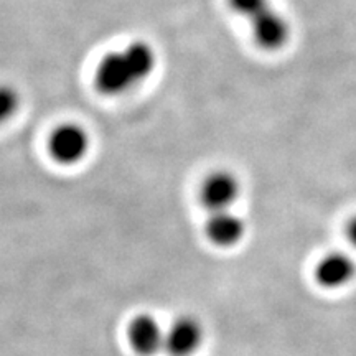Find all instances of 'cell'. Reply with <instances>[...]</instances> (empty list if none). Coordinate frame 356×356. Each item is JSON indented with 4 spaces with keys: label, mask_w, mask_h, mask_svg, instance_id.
<instances>
[{
    "label": "cell",
    "mask_w": 356,
    "mask_h": 356,
    "mask_svg": "<svg viewBox=\"0 0 356 356\" xmlns=\"http://www.w3.org/2000/svg\"><path fill=\"white\" fill-rule=\"evenodd\" d=\"M346 236H348L350 243L356 248V216L351 218L348 225H346Z\"/></svg>",
    "instance_id": "10"
},
{
    "label": "cell",
    "mask_w": 356,
    "mask_h": 356,
    "mask_svg": "<svg viewBox=\"0 0 356 356\" xmlns=\"http://www.w3.org/2000/svg\"><path fill=\"white\" fill-rule=\"evenodd\" d=\"M241 195V181L229 170H215L200 186V202L210 213L233 210V204Z\"/></svg>",
    "instance_id": "4"
},
{
    "label": "cell",
    "mask_w": 356,
    "mask_h": 356,
    "mask_svg": "<svg viewBox=\"0 0 356 356\" xmlns=\"http://www.w3.org/2000/svg\"><path fill=\"white\" fill-rule=\"evenodd\" d=\"M91 149V137L79 124L65 122L51 131L48 137V152L61 165H74L86 157Z\"/></svg>",
    "instance_id": "3"
},
{
    "label": "cell",
    "mask_w": 356,
    "mask_h": 356,
    "mask_svg": "<svg viewBox=\"0 0 356 356\" xmlns=\"http://www.w3.org/2000/svg\"><path fill=\"white\" fill-rule=\"evenodd\" d=\"M315 280L325 289H341L356 277V262L345 252H328L315 266Z\"/></svg>",
    "instance_id": "7"
},
{
    "label": "cell",
    "mask_w": 356,
    "mask_h": 356,
    "mask_svg": "<svg viewBox=\"0 0 356 356\" xmlns=\"http://www.w3.org/2000/svg\"><path fill=\"white\" fill-rule=\"evenodd\" d=\"M204 233L215 246L233 248L244 238L246 222L233 210L210 213L204 222Z\"/></svg>",
    "instance_id": "8"
},
{
    "label": "cell",
    "mask_w": 356,
    "mask_h": 356,
    "mask_svg": "<svg viewBox=\"0 0 356 356\" xmlns=\"http://www.w3.org/2000/svg\"><path fill=\"white\" fill-rule=\"evenodd\" d=\"M157 68V53L149 42L136 40L99 60L95 86L106 96H121L147 81Z\"/></svg>",
    "instance_id": "1"
},
{
    "label": "cell",
    "mask_w": 356,
    "mask_h": 356,
    "mask_svg": "<svg viewBox=\"0 0 356 356\" xmlns=\"http://www.w3.org/2000/svg\"><path fill=\"white\" fill-rule=\"evenodd\" d=\"M20 109V95L10 84H0V126L13 119Z\"/></svg>",
    "instance_id": "9"
},
{
    "label": "cell",
    "mask_w": 356,
    "mask_h": 356,
    "mask_svg": "<svg viewBox=\"0 0 356 356\" xmlns=\"http://www.w3.org/2000/svg\"><path fill=\"white\" fill-rule=\"evenodd\" d=\"M204 340V328L198 318L184 315L165 330L163 351L170 356H191L197 353Z\"/></svg>",
    "instance_id": "5"
},
{
    "label": "cell",
    "mask_w": 356,
    "mask_h": 356,
    "mask_svg": "<svg viewBox=\"0 0 356 356\" xmlns=\"http://www.w3.org/2000/svg\"><path fill=\"white\" fill-rule=\"evenodd\" d=\"M127 338L132 350L140 356H154L163 350L165 330L152 315H137L127 327Z\"/></svg>",
    "instance_id": "6"
},
{
    "label": "cell",
    "mask_w": 356,
    "mask_h": 356,
    "mask_svg": "<svg viewBox=\"0 0 356 356\" xmlns=\"http://www.w3.org/2000/svg\"><path fill=\"white\" fill-rule=\"evenodd\" d=\"M229 7L251 24L254 43L261 50H282L291 40V25L273 0H228Z\"/></svg>",
    "instance_id": "2"
}]
</instances>
